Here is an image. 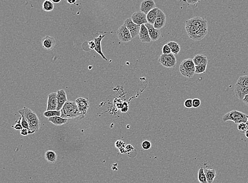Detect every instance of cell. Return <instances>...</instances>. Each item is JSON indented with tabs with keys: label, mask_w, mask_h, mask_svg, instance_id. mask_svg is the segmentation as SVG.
I'll return each instance as SVG.
<instances>
[{
	"label": "cell",
	"mask_w": 248,
	"mask_h": 183,
	"mask_svg": "<svg viewBox=\"0 0 248 183\" xmlns=\"http://www.w3.org/2000/svg\"><path fill=\"white\" fill-rule=\"evenodd\" d=\"M57 100H58V106L57 111H60L63 106L67 102V94L64 90H60L57 91Z\"/></svg>",
	"instance_id": "15"
},
{
	"label": "cell",
	"mask_w": 248,
	"mask_h": 183,
	"mask_svg": "<svg viewBox=\"0 0 248 183\" xmlns=\"http://www.w3.org/2000/svg\"><path fill=\"white\" fill-rule=\"evenodd\" d=\"M18 112L21 116L24 117L28 122L38 117L36 113L28 108H24L22 109H20Z\"/></svg>",
	"instance_id": "18"
},
{
	"label": "cell",
	"mask_w": 248,
	"mask_h": 183,
	"mask_svg": "<svg viewBox=\"0 0 248 183\" xmlns=\"http://www.w3.org/2000/svg\"><path fill=\"white\" fill-rule=\"evenodd\" d=\"M193 62L196 66H200L203 65H207L208 59L206 56L204 55L198 54L194 56Z\"/></svg>",
	"instance_id": "21"
},
{
	"label": "cell",
	"mask_w": 248,
	"mask_h": 183,
	"mask_svg": "<svg viewBox=\"0 0 248 183\" xmlns=\"http://www.w3.org/2000/svg\"><path fill=\"white\" fill-rule=\"evenodd\" d=\"M158 62L163 66L168 68H175L177 64V60L173 53L168 55L162 54L159 58Z\"/></svg>",
	"instance_id": "5"
},
{
	"label": "cell",
	"mask_w": 248,
	"mask_h": 183,
	"mask_svg": "<svg viewBox=\"0 0 248 183\" xmlns=\"http://www.w3.org/2000/svg\"><path fill=\"white\" fill-rule=\"evenodd\" d=\"M51 1H52V2L54 3L57 4V3H59L62 0H51Z\"/></svg>",
	"instance_id": "47"
},
{
	"label": "cell",
	"mask_w": 248,
	"mask_h": 183,
	"mask_svg": "<svg viewBox=\"0 0 248 183\" xmlns=\"http://www.w3.org/2000/svg\"><path fill=\"white\" fill-rule=\"evenodd\" d=\"M184 106L185 107L187 108H193V100L189 98L187 99L184 102Z\"/></svg>",
	"instance_id": "36"
},
{
	"label": "cell",
	"mask_w": 248,
	"mask_h": 183,
	"mask_svg": "<svg viewBox=\"0 0 248 183\" xmlns=\"http://www.w3.org/2000/svg\"><path fill=\"white\" fill-rule=\"evenodd\" d=\"M204 170L207 183H213L216 176V171L214 169L211 168H204Z\"/></svg>",
	"instance_id": "23"
},
{
	"label": "cell",
	"mask_w": 248,
	"mask_h": 183,
	"mask_svg": "<svg viewBox=\"0 0 248 183\" xmlns=\"http://www.w3.org/2000/svg\"><path fill=\"white\" fill-rule=\"evenodd\" d=\"M21 118H22V116L20 119H19L18 120H17L16 121L15 125L12 126L13 128H14L16 130H20L21 131V130L23 129V126L21 124V120H22Z\"/></svg>",
	"instance_id": "33"
},
{
	"label": "cell",
	"mask_w": 248,
	"mask_h": 183,
	"mask_svg": "<svg viewBox=\"0 0 248 183\" xmlns=\"http://www.w3.org/2000/svg\"><path fill=\"white\" fill-rule=\"evenodd\" d=\"M242 102L245 104L246 105L248 106V94L246 95L242 100Z\"/></svg>",
	"instance_id": "44"
},
{
	"label": "cell",
	"mask_w": 248,
	"mask_h": 183,
	"mask_svg": "<svg viewBox=\"0 0 248 183\" xmlns=\"http://www.w3.org/2000/svg\"><path fill=\"white\" fill-rule=\"evenodd\" d=\"M145 26L147 28L150 38L152 41H157L160 38L161 35L160 30L156 29L153 24L150 23H146L145 24Z\"/></svg>",
	"instance_id": "11"
},
{
	"label": "cell",
	"mask_w": 248,
	"mask_h": 183,
	"mask_svg": "<svg viewBox=\"0 0 248 183\" xmlns=\"http://www.w3.org/2000/svg\"><path fill=\"white\" fill-rule=\"evenodd\" d=\"M54 9V3L51 0H45L42 4V10L46 12H51Z\"/></svg>",
	"instance_id": "27"
},
{
	"label": "cell",
	"mask_w": 248,
	"mask_h": 183,
	"mask_svg": "<svg viewBox=\"0 0 248 183\" xmlns=\"http://www.w3.org/2000/svg\"><path fill=\"white\" fill-rule=\"evenodd\" d=\"M247 124H248V121H247Z\"/></svg>",
	"instance_id": "49"
},
{
	"label": "cell",
	"mask_w": 248,
	"mask_h": 183,
	"mask_svg": "<svg viewBox=\"0 0 248 183\" xmlns=\"http://www.w3.org/2000/svg\"><path fill=\"white\" fill-rule=\"evenodd\" d=\"M162 52H163V54L165 55L170 54L171 53V48L168 44H165L163 45V49H162Z\"/></svg>",
	"instance_id": "35"
},
{
	"label": "cell",
	"mask_w": 248,
	"mask_h": 183,
	"mask_svg": "<svg viewBox=\"0 0 248 183\" xmlns=\"http://www.w3.org/2000/svg\"><path fill=\"white\" fill-rule=\"evenodd\" d=\"M234 93L235 96L239 100L242 101L244 97L248 94V87L243 86L236 83L234 86Z\"/></svg>",
	"instance_id": "14"
},
{
	"label": "cell",
	"mask_w": 248,
	"mask_h": 183,
	"mask_svg": "<svg viewBox=\"0 0 248 183\" xmlns=\"http://www.w3.org/2000/svg\"><path fill=\"white\" fill-rule=\"evenodd\" d=\"M238 129L241 133H244L246 130L248 129V124L247 123H244V122L238 124Z\"/></svg>",
	"instance_id": "32"
},
{
	"label": "cell",
	"mask_w": 248,
	"mask_h": 183,
	"mask_svg": "<svg viewBox=\"0 0 248 183\" xmlns=\"http://www.w3.org/2000/svg\"><path fill=\"white\" fill-rule=\"evenodd\" d=\"M21 124L23 126V128L29 130V122L24 117L22 116V120H21Z\"/></svg>",
	"instance_id": "38"
},
{
	"label": "cell",
	"mask_w": 248,
	"mask_h": 183,
	"mask_svg": "<svg viewBox=\"0 0 248 183\" xmlns=\"http://www.w3.org/2000/svg\"><path fill=\"white\" fill-rule=\"evenodd\" d=\"M48 121L55 126H62L67 123L68 119L62 118L61 116H54L49 118Z\"/></svg>",
	"instance_id": "24"
},
{
	"label": "cell",
	"mask_w": 248,
	"mask_h": 183,
	"mask_svg": "<svg viewBox=\"0 0 248 183\" xmlns=\"http://www.w3.org/2000/svg\"></svg>",
	"instance_id": "50"
},
{
	"label": "cell",
	"mask_w": 248,
	"mask_h": 183,
	"mask_svg": "<svg viewBox=\"0 0 248 183\" xmlns=\"http://www.w3.org/2000/svg\"><path fill=\"white\" fill-rule=\"evenodd\" d=\"M46 160L50 164L54 163L57 159V155L54 151L48 150L46 151L44 154Z\"/></svg>",
	"instance_id": "25"
},
{
	"label": "cell",
	"mask_w": 248,
	"mask_h": 183,
	"mask_svg": "<svg viewBox=\"0 0 248 183\" xmlns=\"http://www.w3.org/2000/svg\"><path fill=\"white\" fill-rule=\"evenodd\" d=\"M201 101L199 98H194L193 100V108H198L201 105Z\"/></svg>",
	"instance_id": "37"
},
{
	"label": "cell",
	"mask_w": 248,
	"mask_h": 183,
	"mask_svg": "<svg viewBox=\"0 0 248 183\" xmlns=\"http://www.w3.org/2000/svg\"><path fill=\"white\" fill-rule=\"evenodd\" d=\"M195 65L193 60L191 58L183 60L181 62L179 68L181 74L188 78H191L194 76L195 74Z\"/></svg>",
	"instance_id": "3"
},
{
	"label": "cell",
	"mask_w": 248,
	"mask_h": 183,
	"mask_svg": "<svg viewBox=\"0 0 248 183\" xmlns=\"http://www.w3.org/2000/svg\"><path fill=\"white\" fill-rule=\"evenodd\" d=\"M116 34L118 38L123 42H128L132 39L131 33L124 24L118 29Z\"/></svg>",
	"instance_id": "7"
},
{
	"label": "cell",
	"mask_w": 248,
	"mask_h": 183,
	"mask_svg": "<svg viewBox=\"0 0 248 183\" xmlns=\"http://www.w3.org/2000/svg\"><path fill=\"white\" fill-rule=\"evenodd\" d=\"M198 179L200 183H207L204 168L203 167L200 168L198 172Z\"/></svg>",
	"instance_id": "28"
},
{
	"label": "cell",
	"mask_w": 248,
	"mask_h": 183,
	"mask_svg": "<svg viewBox=\"0 0 248 183\" xmlns=\"http://www.w3.org/2000/svg\"><path fill=\"white\" fill-rule=\"evenodd\" d=\"M58 106V100H57V93H50L48 95L47 108V111L57 110Z\"/></svg>",
	"instance_id": "10"
},
{
	"label": "cell",
	"mask_w": 248,
	"mask_h": 183,
	"mask_svg": "<svg viewBox=\"0 0 248 183\" xmlns=\"http://www.w3.org/2000/svg\"><path fill=\"white\" fill-rule=\"evenodd\" d=\"M29 124V134H32L38 131L40 126V121L38 117L32 119L28 122Z\"/></svg>",
	"instance_id": "19"
},
{
	"label": "cell",
	"mask_w": 248,
	"mask_h": 183,
	"mask_svg": "<svg viewBox=\"0 0 248 183\" xmlns=\"http://www.w3.org/2000/svg\"><path fill=\"white\" fill-rule=\"evenodd\" d=\"M141 147H142L143 149L145 150H148L150 149L151 148V144L149 141L145 140L142 142Z\"/></svg>",
	"instance_id": "34"
},
{
	"label": "cell",
	"mask_w": 248,
	"mask_h": 183,
	"mask_svg": "<svg viewBox=\"0 0 248 183\" xmlns=\"http://www.w3.org/2000/svg\"><path fill=\"white\" fill-rule=\"evenodd\" d=\"M20 133H21V135L23 136H26L28 134H29L28 130L27 129H24V128H23V129L21 130Z\"/></svg>",
	"instance_id": "41"
},
{
	"label": "cell",
	"mask_w": 248,
	"mask_h": 183,
	"mask_svg": "<svg viewBox=\"0 0 248 183\" xmlns=\"http://www.w3.org/2000/svg\"><path fill=\"white\" fill-rule=\"evenodd\" d=\"M44 116L46 118H52L54 116H61V111L57 110L46 111L44 113Z\"/></svg>",
	"instance_id": "29"
},
{
	"label": "cell",
	"mask_w": 248,
	"mask_h": 183,
	"mask_svg": "<svg viewBox=\"0 0 248 183\" xmlns=\"http://www.w3.org/2000/svg\"><path fill=\"white\" fill-rule=\"evenodd\" d=\"M185 30L191 39L194 41H200L208 32L207 21L202 17H193L186 21Z\"/></svg>",
	"instance_id": "1"
},
{
	"label": "cell",
	"mask_w": 248,
	"mask_h": 183,
	"mask_svg": "<svg viewBox=\"0 0 248 183\" xmlns=\"http://www.w3.org/2000/svg\"><path fill=\"white\" fill-rule=\"evenodd\" d=\"M159 10V8L156 7L148 13L147 14V20L148 23L153 25L156 19L157 18Z\"/></svg>",
	"instance_id": "22"
},
{
	"label": "cell",
	"mask_w": 248,
	"mask_h": 183,
	"mask_svg": "<svg viewBox=\"0 0 248 183\" xmlns=\"http://www.w3.org/2000/svg\"><path fill=\"white\" fill-rule=\"evenodd\" d=\"M207 66V65L196 66H195V68H196L195 74H200L205 73L206 72V70Z\"/></svg>",
	"instance_id": "31"
},
{
	"label": "cell",
	"mask_w": 248,
	"mask_h": 183,
	"mask_svg": "<svg viewBox=\"0 0 248 183\" xmlns=\"http://www.w3.org/2000/svg\"><path fill=\"white\" fill-rule=\"evenodd\" d=\"M105 35H100L98 37L94 38V41L95 44V48L94 50L97 54L100 55L101 57L103 58L104 60H108V59L106 58V57L104 55L103 53V52L102 51V49H101V41L105 37Z\"/></svg>",
	"instance_id": "20"
},
{
	"label": "cell",
	"mask_w": 248,
	"mask_h": 183,
	"mask_svg": "<svg viewBox=\"0 0 248 183\" xmlns=\"http://www.w3.org/2000/svg\"><path fill=\"white\" fill-rule=\"evenodd\" d=\"M60 111V116L65 119H74L81 116L76 102L67 101L63 106Z\"/></svg>",
	"instance_id": "2"
},
{
	"label": "cell",
	"mask_w": 248,
	"mask_h": 183,
	"mask_svg": "<svg viewBox=\"0 0 248 183\" xmlns=\"http://www.w3.org/2000/svg\"><path fill=\"white\" fill-rule=\"evenodd\" d=\"M171 48V53L175 55H177L181 51V46L175 41H169L167 43Z\"/></svg>",
	"instance_id": "26"
},
{
	"label": "cell",
	"mask_w": 248,
	"mask_h": 183,
	"mask_svg": "<svg viewBox=\"0 0 248 183\" xmlns=\"http://www.w3.org/2000/svg\"><path fill=\"white\" fill-rule=\"evenodd\" d=\"M76 103L77 105L78 108L81 114V116H85L90 107L89 102L87 99L80 98L76 100Z\"/></svg>",
	"instance_id": "8"
},
{
	"label": "cell",
	"mask_w": 248,
	"mask_h": 183,
	"mask_svg": "<svg viewBox=\"0 0 248 183\" xmlns=\"http://www.w3.org/2000/svg\"><path fill=\"white\" fill-rule=\"evenodd\" d=\"M119 151H120V152L121 154H126V153H127V150H126V149H125V147L121 148L120 149H119Z\"/></svg>",
	"instance_id": "45"
},
{
	"label": "cell",
	"mask_w": 248,
	"mask_h": 183,
	"mask_svg": "<svg viewBox=\"0 0 248 183\" xmlns=\"http://www.w3.org/2000/svg\"><path fill=\"white\" fill-rule=\"evenodd\" d=\"M244 134H245L246 137H247V138H248V129H247V130H246V131L245 132V133H244Z\"/></svg>",
	"instance_id": "48"
},
{
	"label": "cell",
	"mask_w": 248,
	"mask_h": 183,
	"mask_svg": "<svg viewBox=\"0 0 248 183\" xmlns=\"http://www.w3.org/2000/svg\"><path fill=\"white\" fill-rule=\"evenodd\" d=\"M88 44H90V49H95V44L94 41H91L90 42H88Z\"/></svg>",
	"instance_id": "43"
},
{
	"label": "cell",
	"mask_w": 248,
	"mask_h": 183,
	"mask_svg": "<svg viewBox=\"0 0 248 183\" xmlns=\"http://www.w3.org/2000/svg\"><path fill=\"white\" fill-rule=\"evenodd\" d=\"M56 41L54 37L46 36L42 39V45L47 50H52L54 49Z\"/></svg>",
	"instance_id": "16"
},
{
	"label": "cell",
	"mask_w": 248,
	"mask_h": 183,
	"mask_svg": "<svg viewBox=\"0 0 248 183\" xmlns=\"http://www.w3.org/2000/svg\"><path fill=\"white\" fill-rule=\"evenodd\" d=\"M139 36L140 40L143 43H149L152 41L149 36V31L145 24L141 25Z\"/></svg>",
	"instance_id": "17"
},
{
	"label": "cell",
	"mask_w": 248,
	"mask_h": 183,
	"mask_svg": "<svg viewBox=\"0 0 248 183\" xmlns=\"http://www.w3.org/2000/svg\"><path fill=\"white\" fill-rule=\"evenodd\" d=\"M67 1L70 4H74L77 0H67Z\"/></svg>",
	"instance_id": "46"
},
{
	"label": "cell",
	"mask_w": 248,
	"mask_h": 183,
	"mask_svg": "<svg viewBox=\"0 0 248 183\" xmlns=\"http://www.w3.org/2000/svg\"><path fill=\"white\" fill-rule=\"evenodd\" d=\"M123 24L126 26V27L129 30L131 34L132 39H134L135 37H137L138 35H139L141 26L138 25L137 24L134 23L132 21L131 18H127L124 21Z\"/></svg>",
	"instance_id": "6"
},
{
	"label": "cell",
	"mask_w": 248,
	"mask_h": 183,
	"mask_svg": "<svg viewBox=\"0 0 248 183\" xmlns=\"http://www.w3.org/2000/svg\"><path fill=\"white\" fill-rule=\"evenodd\" d=\"M125 149H126L127 152H128L132 151L134 149V148L131 145L128 144V145H127V146H125Z\"/></svg>",
	"instance_id": "42"
},
{
	"label": "cell",
	"mask_w": 248,
	"mask_h": 183,
	"mask_svg": "<svg viewBox=\"0 0 248 183\" xmlns=\"http://www.w3.org/2000/svg\"><path fill=\"white\" fill-rule=\"evenodd\" d=\"M131 18L134 23L140 26L148 23L147 14L141 11L135 12L133 13Z\"/></svg>",
	"instance_id": "9"
},
{
	"label": "cell",
	"mask_w": 248,
	"mask_h": 183,
	"mask_svg": "<svg viewBox=\"0 0 248 183\" xmlns=\"http://www.w3.org/2000/svg\"><path fill=\"white\" fill-rule=\"evenodd\" d=\"M128 110H129V106L126 102H124L123 103V106L121 109V111L123 113H125L128 112Z\"/></svg>",
	"instance_id": "40"
},
{
	"label": "cell",
	"mask_w": 248,
	"mask_h": 183,
	"mask_svg": "<svg viewBox=\"0 0 248 183\" xmlns=\"http://www.w3.org/2000/svg\"><path fill=\"white\" fill-rule=\"evenodd\" d=\"M237 83L245 87H248V75H243L238 78Z\"/></svg>",
	"instance_id": "30"
},
{
	"label": "cell",
	"mask_w": 248,
	"mask_h": 183,
	"mask_svg": "<svg viewBox=\"0 0 248 183\" xmlns=\"http://www.w3.org/2000/svg\"><path fill=\"white\" fill-rule=\"evenodd\" d=\"M115 147L119 150L121 148H122L125 147V145L124 142L123 141H122V140H118L115 142Z\"/></svg>",
	"instance_id": "39"
},
{
	"label": "cell",
	"mask_w": 248,
	"mask_h": 183,
	"mask_svg": "<svg viewBox=\"0 0 248 183\" xmlns=\"http://www.w3.org/2000/svg\"><path fill=\"white\" fill-rule=\"evenodd\" d=\"M166 22V16L160 9L158 11V16L155 20L153 26L156 29L160 30L165 26Z\"/></svg>",
	"instance_id": "13"
},
{
	"label": "cell",
	"mask_w": 248,
	"mask_h": 183,
	"mask_svg": "<svg viewBox=\"0 0 248 183\" xmlns=\"http://www.w3.org/2000/svg\"><path fill=\"white\" fill-rule=\"evenodd\" d=\"M156 7L153 0H143L140 4V11L147 14L148 13Z\"/></svg>",
	"instance_id": "12"
},
{
	"label": "cell",
	"mask_w": 248,
	"mask_h": 183,
	"mask_svg": "<svg viewBox=\"0 0 248 183\" xmlns=\"http://www.w3.org/2000/svg\"><path fill=\"white\" fill-rule=\"evenodd\" d=\"M248 116L237 110H232L225 114L223 116V121H232L235 124H239L242 122L247 123L248 121Z\"/></svg>",
	"instance_id": "4"
}]
</instances>
